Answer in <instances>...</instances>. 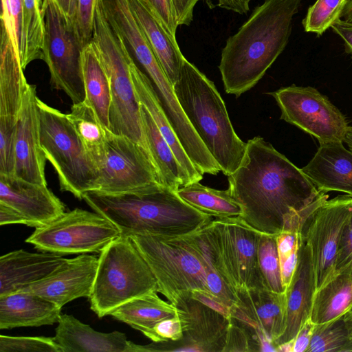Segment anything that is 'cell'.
<instances>
[{
  "instance_id": "obj_1",
  "label": "cell",
  "mask_w": 352,
  "mask_h": 352,
  "mask_svg": "<svg viewBox=\"0 0 352 352\" xmlns=\"http://www.w3.org/2000/svg\"><path fill=\"white\" fill-rule=\"evenodd\" d=\"M228 177L230 192L242 208L240 217L263 234L301 232L309 217L329 197L259 136L246 142L241 164Z\"/></svg>"
},
{
  "instance_id": "obj_2",
  "label": "cell",
  "mask_w": 352,
  "mask_h": 352,
  "mask_svg": "<svg viewBox=\"0 0 352 352\" xmlns=\"http://www.w3.org/2000/svg\"><path fill=\"white\" fill-rule=\"evenodd\" d=\"M129 236L154 274L157 292L175 306L194 292L229 308L236 303L237 296L217 271L199 229L182 236L142 233Z\"/></svg>"
},
{
  "instance_id": "obj_3",
  "label": "cell",
  "mask_w": 352,
  "mask_h": 352,
  "mask_svg": "<svg viewBox=\"0 0 352 352\" xmlns=\"http://www.w3.org/2000/svg\"><path fill=\"white\" fill-rule=\"evenodd\" d=\"M302 0H265L223 47L219 69L236 98L254 87L287 45Z\"/></svg>"
},
{
  "instance_id": "obj_4",
  "label": "cell",
  "mask_w": 352,
  "mask_h": 352,
  "mask_svg": "<svg viewBox=\"0 0 352 352\" xmlns=\"http://www.w3.org/2000/svg\"><path fill=\"white\" fill-rule=\"evenodd\" d=\"M82 199L126 236L142 233L182 236L200 229L212 219L160 184L116 195L90 191Z\"/></svg>"
},
{
  "instance_id": "obj_5",
  "label": "cell",
  "mask_w": 352,
  "mask_h": 352,
  "mask_svg": "<svg viewBox=\"0 0 352 352\" xmlns=\"http://www.w3.org/2000/svg\"><path fill=\"white\" fill-rule=\"evenodd\" d=\"M173 89L191 126L226 176L243 158L246 142L236 133L214 82L185 58Z\"/></svg>"
},
{
  "instance_id": "obj_6",
  "label": "cell",
  "mask_w": 352,
  "mask_h": 352,
  "mask_svg": "<svg viewBox=\"0 0 352 352\" xmlns=\"http://www.w3.org/2000/svg\"><path fill=\"white\" fill-rule=\"evenodd\" d=\"M91 42L110 84V130L116 134L129 138L148 154L142 126L140 104L135 92L131 72L134 60L122 36L107 19L101 0H98L96 3Z\"/></svg>"
},
{
  "instance_id": "obj_7",
  "label": "cell",
  "mask_w": 352,
  "mask_h": 352,
  "mask_svg": "<svg viewBox=\"0 0 352 352\" xmlns=\"http://www.w3.org/2000/svg\"><path fill=\"white\" fill-rule=\"evenodd\" d=\"M157 283L148 263L130 236L121 234L100 252L89 298L99 317L138 296L157 292Z\"/></svg>"
},
{
  "instance_id": "obj_8",
  "label": "cell",
  "mask_w": 352,
  "mask_h": 352,
  "mask_svg": "<svg viewBox=\"0 0 352 352\" xmlns=\"http://www.w3.org/2000/svg\"><path fill=\"white\" fill-rule=\"evenodd\" d=\"M41 146L55 169L60 188L82 199L96 190L98 169L89 158L67 114L37 99Z\"/></svg>"
},
{
  "instance_id": "obj_9",
  "label": "cell",
  "mask_w": 352,
  "mask_h": 352,
  "mask_svg": "<svg viewBox=\"0 0 352 352\" xmlns=\"http://www.w3.org/2000/svg\"><path fill=\"white\" fill-rule=\"evenodd\" d=\"M199 230L217 271L235 294L264 288L258 263L261 232L240 217L214 218Z\"/></svg>"
},
{
  "instance_id": "obj_10",
  "label": "cell",
  "mask_w": 352,
  "mask_h": 352,
  "mask_svg": "<svg viewBox=\"0 0 352 352\" xmlns=\"http://www.w3.org/2000/svg\"><path fill=\"white\" fill-rule=\"evenodd\" d=\"M43 60L52 87L64 91L73 104L85 100L81 54L84 45L56 0H43Z\"/></svg>"
},
{
  "instance_id": "obj_11",
  "label": "cell",
  "mask_w": 352,
  "mask_h": 352,
  "mask_svg": "<svg viewBox=\"0 0 352 352\" xmlns=\"http://www.w3.org/2000/svg\"><path fill=\"white\" fill-rule=\"evenodd\" d=\"M122 234L110 220L96 212L75 208L35 228L25 240L34 248L60 255L100 252Z\"/></svg>"
},
{
  "instance_id": "obj_12",
  "label": "cell",
  "mask_w": 352,
  "mask_h": 352,
  "mask_svg": "<svg viewBox=\"0 0 352 352\" xmlns=\"http://www.w3.org/2000/svg\"><path fill=\"white\" fill-rule=\"evenodd\" d=\"M268 94L280 107V119L314 136L320 144L344 142L346 118L316 89L292 85Z\"/></svg>"
},
{
  "instance_id": "obj_13",
  "label": "cell",
  "mask_w": 352,
  "mask_h": 352,
  "mask_svg": "<svg viewBox=\"0 0 352 352\" xmlns=\"http://www.w3.org/2000/svg\"><path fill=\"white\" fill-rule=\"evenodd\" d=\"M175 307L184 332L181 339L146 345L129 341L128 352H223L229 318L190 294L181 298Z\"/></svg>"
},
{
  "instance_id": "obj_14",
  "label": "cell",
  "mask_w": 352,
  "mask_h": 352,
  "mask_svg": "<svg viewBox=\"0 0 352 352\" xmlns=\"http://www.w3.org/2000/svg\"><path fill=\"white\" fill-rule=\"evenodd\" d=\"M105 134L106 158L94 192L122 194L160 184L149 155L140 145L108 129Z\"/></svg>"
},
{
  "instance_id": "obj_15",
  "label": "cell",
  "mask_w": 352,
  "mask_h": 352,
  "mask_svg": "<svg viewBox=\"0 0 352 352\" xmlns=\"http://www.w3.org/2000/svg\"><path fill=\"white\" fill-rule=\"evenodd\" d=\"M352 213V197L326 200L309 217L301 235L309 245L316 290L336 274L338 245L343 228Z\"/></svg>"
},
{
  "instance_id": "obj_16",
  "label": "cell",
  "mask_w": 352,
  "mask_h": 352,
  "mask_svg": "<svg viewBox=\"0 0 352 352\" xmlns=\"http://www.w3.org/2000/svg\"><path fill=\"white\" fill-rule=\"evenodd\" d=\"M236 295L237 302L230 308V317L254 332L261 351L276 352L275 342L286 325L285 292L258 288L237 291Z\"/></svg>"
},
{
  "instance_id": "obj_17",
  "label": "cell",
  "mask_w": 352,
  "mask_h": 352,
  "mask_svg": "<svg viewBox=\"0 0 352 352\" xmlns=\"http://www.w3.org/2000/svg\"><path fill=\"white\" fill-rule=\"evenodd\" d=\"M36 88L29 84L16 118L13 175L25 181L47 185L46 157L41 146Z\"/></svg>"
},
{
  "instance_id": "obj_18",
  "label": "cell",
  "mask_w": 352,
  "mask_h": 352,
  "mask_svg": "<svg viewBox=\"0 0 352 352\" xmlns=\"http://www.w3.org/2000/svg\"><path fill=\"white\" fill-rule=\"evenodd\" d=\"M98 263V257L88 254L66 258L47 276L20 292L39 296L62 308L75 299L90 297Z\"/></svg>"
},
{
  "instance_id": "obj_19",
  "label": "cell",
  "mask_w": 352,
  "mask_h": 352,
  "mask_svg": "<svg viewBox=\"0 0 352 352\" xmlns=\"http://www.w3.org/2000/svg\"><path fill=\"white\" fill-rule=\"evenodd\" d=\"M0 203L17 210L27 226L38 228L65 211L64 204L45 184L32 183L14 175L0 174Z\"/></svg>"
},
{
  "instance_id": "obj_20",
  "label": "cell",
  "mask_w": 352,
  "mask_h": 352,
  "mask_svg": "<svg viewBox=\"0 0 352 352\" xmlns=\"http://www.w3.org/2000/svg\"><path fill=\"white\" fill-rule=\"evenodd\" d=\"M316 292V276L309 245L301 235L297 265L285 289L286 325L283 335L275 342L276 347L293 340L309 319Z\"/></svg>"
},
{
  "instance_id": "obj_21",
  "label": "cell",
  "mask_w": 352,
  "mask_h": 352,
  "mask_svg": "<svg viewBox=\"0 0 352 352\" xmlns=\"http://www.w3.org/2000/svg\"><path fill=\"white\" fill-rule=\"evenodd\" d=\"M342 143L320 144L301 170L320 192L338 191L352 197V151Z\"/></svg>"
},
{
  "instance_id": "obj_22",
  "label": "cell",
  "mask_w": 352,
  "mask_h": 352,
  "mask_svg": "<svg viewBox=\"0 0 352 352\" xmlns=\"http://www.w3.org/2000/svg\"><path fill=\"white\" fill-rule=\"evenodd\" d=\"M66 258L43 252L34 253L17 250L0 257V296L20 292L45 278Z\"/></svg>"
},
{
  "instance_id": "obj_23",
  "label": "cell",
  "mask_w": 352,
  "mask_h": 352,
  "mask_svg": "<svg viewBox=\"0 0 352 352\" xmlns=\"http://www.w3.org/2000/svg\"><path fill=\"white\" fill-rule=\"evenodd\" d=\"M53 337L62 352H127L124 333L99 332L74 316L60 314Z\"/></svg>"
},
{
  "instance_id": "obj_24",
  "label": "cell",
  "mask_w": 352,
  "mask_h": 352,
  "mask_svg": "<svg viewBox=\"0 0 352 352\" xmlns=\"http://www.w3.org/2000/svg\"><path fill=\"white\" fill-rule=\"evenodd\" d=\"M129 2L160 65L173 85L185 59L176 38L168 32L146 0H129Z\"/></svg>"
},
{
  "instance_id": "obj_25",
  "label": "cell",
  "mask_w": 352,
  "mask_h": 352,
  "mask_svg": "<svg viewBox=\"0 0 352 352\" xmlns=\"http://www.w3.org/2000/svg\"><path fill=\"white\" fill-rule=\"evenodd\" d=\"M61 307L39 296L19 292L0 296V329L52 325Z\"/></svg>"
},
{
  "instance_id": "obj_26",
  "label": "cell",
  "mask_w": 352,
  "mask_h": 352,
  "mask_svg": "<svg viewBox=\"0 0 352 352\" xmlns=\"http://www.w3.org/2000/svg\"><path fill=\"white\" fill-rule=\"evenodd\" d=\"M132 80L139 102L148 111L161 134L168 144L180 166L187 174L190 183L200 182V174L189 158L178 137L162 109L152 88L151 82L133 60L131 66Z\"/></svg>"
},
{
  "instance_id": "obj_27",
  "label": "cell",
  "mask_w": 352,
  "mask_h": 352,
  "mask_svg": "<svg viewBox=\"0 0 352 352\" xmlns=\"http://www.w3.org/2000/svg\"><path fill=\"white\" fill-rule=\"evenodd\" d=\"M140 113L144 138L160 183L174 191L181 186L190 184L189 177L180 166L151 116L141 104Z\"/></svg>"
},
{
  "instance_id": "obj_28",
  "label": "cell",
  "mask_w": 352,
  "mask_h": 352,
  "mask_svg": "<svg viewBox=\"0 0 352 352\" xmlns=\"http://www.w3.org/2000/svg\"><path fill=\"white\" fill-rule=\"evenodd\" d=\"M81 69L85 95L84 101L92 109L102 126L110 130V84L103 65L91 41L82 49Z\"/></svg>"
},
{
  "instance_id": "obj_29",
  "label": "cell",
  "mask_w": 352,
  "mask_h": 352,
  "mask_svg": "<svg viewBox=\"0 0 352 352\" xmlns=\"http://www.w3.org/2000/svg\"><path fill=\"white\" fill-rule=\"evenodd\" d=\"M157 292H151L123 304L110 316L146 336L160 321L178 314L174 305L162 300Z\"/></svg>"
},
{
  "instance_id": "obj_30",
  "label": "cell",
  "mask_w": 352,
  "mask_h": 352,
  "mask_svg": "<svg viewBox=\"0 0 352 352\" xmlns=\"http://www.w3.org/2000/svg\"><path fill=\"white\" fill-rule=\"evenodd\" d=\"M352 305V267L336 274L316 290L309 319L314 324L329 322L342 316Z\"/></svg>"
},
{
  "instance_id": "obj_31",
  "label": "cell",
  "mask_w": 352,
  "mask_h": 352,
  "mask_svg": "<svg viewBox=\"0 0 352 352\" xmlns=\"http://www.w3.org/2000/svg\"><path fill=\"white\" fill-rule=\"evenodd\" d=\"M175 192L186 203L214 218L240 217L242 214L241 206L229 188L217 190L196 182L181 186Z\"/></svg>"
},
{
  "instance_id": "obj_32",
  "label": "cell",
  "mask_w": 352,
  "mask_h": 352,
  "mask_svg": "<svg viewBox=\"0 0 352 352\" xmlns=\"http://www.w3.org/2000/svg\"><path fill=\"white\" fill-rule=\"evenodd\" d=\"M0 51V117L16 118L29 83L20 58L9 51Z\"/></svg>"
},
{
  "instance_id": "obj_33",
  "label": "cell",
  "mask_w": 352,
  "mask_h": 352,
  "mask_svg": "<svg viewBox=\"0 0 352 352\" xmlns=\"http://www.w3.org/2000/svg\"><path fill=\"white\" fill-rule=\"evenodd\" d=\"M67 116L99 172L106 158L105 129L85 101L73 104Z\"/></svg>"
},
{
  "instance_id": "obj_34",
  "label": "cell",
  "mask_w": 352,
  "mask_h": 352,
  "mask_svg": "<svg viewBox=\"0 0 352 352\" xmlns=\"http://www.w3.org/2000/svg\"><path fill=\"white\" fill-rule=\"evenodd\" d=\"M42 3L43 0H22L20 58L23 69L43 57L45 28Z\"/></svg>"
},
{
  "instance_id": "obj_35",
  "label": "cell",
  "mask_w": 352,
  "mask_h": 352,
  "mask_svg": "<svg viewBox=\"0 0 352 352\" xmlns=\"http://www.w3.org/2000/svg\"><path fill=\"white\" fill-rule=\"evenodd\" d=\"M258 263L263 287L277 293L285 292L276 235L261 233L258 245Z\"/></svg>"
},
{
  "instance_id": "obj_36",
  "label": "cell",
  "mask_w": 352,
  "mask_h": 352,
  "mask_svg": "<svg viewBox=\"0 0 352 352\" xmlns=\"http://www.w3.org/2000/svg\"><path fill=\"white\" fill-rule=\"evenodd\" d=\"M348 341V330L342 315L327 322L314 324L306 352H340Z\"/></svg>"
},
{
  "instance_id": "obj_37",
  "label": "cell",
  "mask_w": 352,
  "mask_h": 352,
  "mask_svg": "<svg viewBox=\"0 0 352 352\" xmlns=\"http://www.w3.org/2000/svg\"><path fill=\"white\" fill-rule=\"evenodd\" d=\"M349 0H316L302 21L307 32L321 36L342 15Z\"/></svg>"
},
{
  "instance_id": "obj_38",
  "label": "cell",
  "mask_w": 352,
  "mask_h": 352,
  "mask_svg": "<svg viewBox=\"0 0 352 352\" xmlns=\"http://www.w3.org/2000/svg\"><path fill=\"white\" fill-rule=\"evenodd\" d=\"M301 240V232L285 231L276 235L281 278L285 289L295 271Z\"/></svg>"
},
{
  "instance_id": "obj_39",
  "label": "cell",
  "mask_w": 352,
  "mask_h": 352,
  "mask_svg": "<svg viewBox=\"0 0 352 352\" xmlns=\"http://www.w3.org/2000/svg\"><path fill=\"white\" fill-rule=\"evenodd\" d=\"M0 352H62L53 337L0 335Z\"/></svg>"
},
{
  "instance_id": "obj_40",
  "label": "cell",
  "mask_w": 352,
  "mask_h": 352,
  "mask_svg": "<svg viewBox=\"0 0 352 352\" xmlns=\"http://www.w3.org/2000/svg\"><path fill=\"white\" fill-rule=\"evenodd\" d=\"M261 351L258 339L247 326L232 317L229 318L226 341L223 352Z\"/></svg>"
},
{
  "instance_id": "obj_41",
  "label": "cell",
  "mask_w": 352,
  "mask_h": 352,
  "mask_svg": "<svg viewBox=\"0 0 352 352\" xmlns=\"http://www.w3.org/2000/svg\"><path fill=\"white\" fill-rule=\"evenodd\" d=\"M16 118L0 117V174L14 173Z\"/></svg>"
},
{
  "instance_id": "obj_42",
  "label": "cell",
  "mask_w": 352,
  "mask_h": 352,
  "mask_svg": "<svg viewBox=\"0 0 352 352\" xmlns=\"http://www.w3.org/2000/svg\"><path fill=\"white\" fill-rule=\"evenodd\" d=\"M97 1L98 0H77L75 28L84 46L91 40Z\"/></svg>"
},
{
  "instance_id": "obj_43",
  "label": "cell",
  "mask_w": 352,
  "mask_h": 352,
  "mask_svg": "<svg viewBox=\"0 0 352 352\" xmlns=\"http://www.w3.org/2000/svg\"><path fill=\"white\" fill-rule=\"evenodd\" d=\"M183 333L182 322L177 314L157 322L146 337L156 342L176 341L182 338Z\"/></svg>"
},
{
  "instance_id": "obj_44",
  "label": "cell",
  "mask_w": 352,
  "mask_h": 352,
  "mask_svg": "<svg viewBox=\"0 0 352 352\" xmlns=\"http://www.w3.org/2000/svg\"><path fill=\"white\" fill-rule=\"evenodd\" d=\"M349 267H352V213L341 234L337 254L336 273Z\"/></svg>"
},
{
  "instance_id": "obj_45",
  "label": "cell",
  "mask_w": 352,
  "mask_h": 352,
  "mask_svg": "<svg viewBox=\"0 0 352 352\" xmlns=\"http://www.w3.org/2000/svg\"><path fill=\"white\" fill-rule=\"evenodd\" d=\"M155 14L175 38L179 26L171 0H146Z\"/></svg>"
},
{
  "instance_id": "obj_46",
  "label": "cell",
  "mask_w": 352,
  "mask_h": 352,
  "mask_svg": "<svg viewBox=\"0 0 352 352\" xmlns=\"http://www.w3.org/2000/svg\"><path fill=\"white\" fill-rule=\"evenodd\" d=\"M199 0H171L179 25H189L195 5Z\"/></svg>"
},
{
  "instance_id": "obj_47",
  "label": "cell",
  "mask_w": 352,
  "mask_h": 352,
  "mask_svg": "<svg viewBox=\"0 0 352 352\" xmlns=\"http://www.w3.org/2000/svg\"><path fill=\"white\" fill-rule=\"evenodd\" d=\"M314 327V324L310 319L304 323L294 338L293 352H306L311 341Z\"/></svg>"
},
{
  "instance_id": "obj_48",
  "label": "cell",
  "mask_w": 352,
  "mask_h": 352,
  "mask_svg": "<svg viewBox=\"0 0 352 352\" xmlns=\"http://www.w3.org/2000/svg\"><path fill=\"white\" fill-rule=\"evenodd\" d=\"M331 28L343 40L346 52L352 55V23L340 18Z\"/></svg>"
},
{
  "instance_id": "obj_49",
  "label": "cell",
  "mask_w": 352,
  "mask_h": 352,
  "mask_svg": "<svg viewBox=\"0 0 352 352\" xmlns=\"http://www.w3.org/2000/svg\"><path fill=\"white\" fill-rule=\"evenodd\" d=\"M14 223L27 225L25 218L17 210L0 203V226Z\"/></svg>"
},
{
  "instance_id": "obj_50",
  "label": "cell",
  "mask_w": 352,
  "mask_h": 352,
  "mask_svg": "<svg viewBox=\"0 0 352 352\" xmlns=\"http://www.w3.org/2000/svg\"><path fill=\"white\" fill-rule=\"evenodd\" d=\"M215 1L214 6L240 14H247L252 0H210Z\"/></svg>"
},
{
  "instance_id": "obj_51",
  "label": "cell",
  "mask_w": 352,
  "mask_h": 352,
  "mask_svg": "<svg viewBox=\"0 0 352 352\" xmlns=\"http://www.w3.org/2000/svg\"><path fill=\"white\" fill-rule=\"evenodd\" d=\"M64 14L75 28L77 0H56ZM76 29V28H75Z\"/></svg>"
},
{
  "instance_id": "obj_52",
  "label": "cell",
  "mask_w": 352,
  "mask_h": 352,
  "mask_svg": "<svg viewBox=\"0 0 352 352\" xmlns=\"http://www.w3.org/2000/svg\"><path fill=\"white\" fill-rule=\"evenodd\" d=\"M343 317L348 330L349 340H352V305L343 314Z\"/></svg>"
},
{
  "instance_id": "obj_53",
  "label": "cell",
  "mask_w": 352,
  "mask_h": 352,
  "mask_svg": "<svg viewBox=\"0 0 352 352\" xmlns=\"http://www.w3.org/2000/svg\"><path fill=\"white\" fill-rule=\"evenodd\" d=\"M294 339L282 343L276 346V352H293Z\"/></svg>"
},
{
  "instance_id": "obj_54",
  "label": "cell",
  "mask_w": 352,
  "mask_h": 352,
  "mask_svg": "<svg viewBox=\"0 0 352 352\" xmlns=\"http://www.w3.org/2000/svg\"><path fill=\"white\" fill-rule=\"evenodd\" d=\"M342 16L344 20L352 23V0H349L347 3Z\"/></svg>"
},
{
  "instance_id": "obj_55",
  "label": "cell",
  "mask_w": 352,
  "mask_h": 352,
  "mask_svg": "<svg viewBox=\"0 0 352 352\" xmlns=\"http://www.w3.org/2000/svg\"><path fill=\"white\" fill-rule=\"evenodd\" d=\"M344 142L347 144L349 150L352 151V126H348Z\"/></svg>"
},
{
  "instance_id": "obj_56",
  "label": "cell",
  "mask_w": 352,
  "mask_h": 352,
  "mask_svg": "<svg viewBox=\"0 0 352 352\" xmlns=\"http://www.w3.org/2000/svg\"><path fill=\"white\" fill-rule=\"evenodd\" d=\"M340 352H352V340H349L340 350Z\"/></svg>"
}]
</instances>
